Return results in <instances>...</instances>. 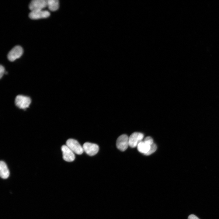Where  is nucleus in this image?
Returning <instances> with one entry per match:
<instances>
[{
    "label": "nucleus",
    "instance_id": "9b49d317",
    "mask_svg": "<svg viewBox=\"0 0 219 219\" xmlns=\"http://www.w3.org/2000/svg\"><path fill=\"white\" fill-rule=\"evenodd\" d=\"M9 175V172L5 163L3 161L0 162V175L3 179H7Z\"/></svg>",
    "mask_w": 219,
    "mask_h": 219
},
{
    "label": "nucleus",
    "instance_id": "f03ea898",
    "mask_svg": "<svg viewBox=\"0 0 219 219\" xmlns=\"http://www.w3.org/2000/svg\"><path fill=\"white\" fill-rule=\"evenodd\" d=\"M31 103L30 97L21 95L17 96L15 100L16 105L21 109H24L28 107Z\"/></svg>",
    "mask_w": 219,
    "mask_h": 219
},
{
    "label": "nucleus",
    "instance_id": "4468645a",
    "mask_svg": "<svg viewBox=\"0 0 219 219\" xmlns=\"http://www.w3.org/2000/svg\"><path fill=\"white\" fill-rule=\"evenodd\" d=\"M5 73V69L4 67L2 65L0 66V78H1Z\"/></svg>",
    "mask_w": 219,
    "mask_h": 219
},
{
    "label": "nucleus",
    "instance_id": "39448f33",
    "mask_svg": "<svg viewBox=\"0 0 219 219\" xmlns=\"http://www.w3.org/2000/svg\"><path fill=\"white\" fill-rule=\"evenodd\" d=\"M23 53V48L19 46H16L12 48L9 53L7 57L9 60L13 61L19 58Z\"/></svg>",
    "mask_w": 219,
    "mask_h": 219
},
{
    "label": "nucleus",
    "instance_id": "7ed1b4c3",
    "mask_svg": "<svg viewBox=\"0 0 219 219\" xmlns=\"http://www.w3.org/2000/svg\"><path fill=\"white\" fill-rule=\"evenodd\" d=\"M144 134L140 132H134L129 137V146L132 148L137 147V145L142 141L144 138Z\"/></svg>",
    "mask_w": 219,
    "mask_h": 219
},
{
    "label": "nucleus",
    "instance_id": "ddd939ff",
    "mask_svg": "<svg viewBox=\"0 0 219 219\" xmlns=\"http://www.w3.org/2000/svg\"><path fill=\"white\" fill-rule=\"evenodd\" d=\"M157 148V147L156 144L154 143L151 145L148 152L145 155H149L153 153L156 151Z\"/></svg>",
    "mask_w": 219,
    "mask_h": 219
},
{
    "label": "nucleus",
    "instance_id": "f257e3e1",
    "mask_svg": "<svg viewBox=\"0 0 219 219\" xmlns=\"http://www.w3.org/2000/svg\"><path fill=\"white\" fill-rule=\"evenodd\" d=\"M66 145L69 147L74 153L80 155L84 151L83 148L79 142L73 139H69L66 142Z\"/></svg>",
    "mask_w": 219,
    "mask_h": 219
},
{
    "label": "nucleus",
    "instance_id": "1a4fd4ad",
    "mask_svg": "<svg viewBox=\"0 0 219 219\" xmlns=\"http://www.w3.org/2000/svg\"><path fill=\"white\" fill-rule=\"evenodd\" d=\"M50 15L49 11L41 10L31 11L29 14V17L31 19H37L47 18Z\"/></svg>",
    "mask_w": 219,
    "mask_h": 219
},
{
    "label": "nucleus",
    "instance_id": "423d86ee",
    "mask_svg": "<svg viewBox=\"0 0 219 219\" xmlns=\"http://www.w3.org/2000/svg\"><path fill=\"white\" fill-rule=\"evenodd\" d=\"M82 147L84 151L90 156L96 155L99 150V146L97 144L88 142L84 143Z\"/></svg>",
    "mask_w": 219,
    "mask_h": 219
},
{
    "label": "nucleus",
    "instance_id": "20e7f679",
    "mask_svg": "<svg viewBox=\"0 0 219 219\" xmlns=\"http://www.w3.org/2000/svg\"><path fill=\"white\" fill-rule=\"evenodd\" d=\"M129 146V137L127 135L122 134L118 137L116 141V146L119 150L124 151Z\"/></svg>",
    "mask_w": 219,
    "mask_h": 219
},
{
    "label": "nucleus",
    "instance_id": "9d476101",
    "mask_svg": "<svg viewBox=\"0 0 219 219\" xmlns=\"http://www.w3.org/2000/svg\"><path fill=\"white\" fill-rule=\"evenodd\" d=\"M152 144L144 140L142 141L139 143L137 146V150L140 153L145 155L149 151Z\"/></svg>",
    "mask_w": 219,
    "mask_h": 219
},
{
    "label": "nucleus",
    "instance_id": "6e6552de",
    "mask_svg": "<svg viewBox=\"0 0 219 219\" xmlns=\"http://www.w3.org/2000/svg\"><path fill=\"white\" fill-rule=\"evenodd\" d=\"M63 159L66 161L71 162L75 159V156L74 152L66 145H63L61 148Z\"/></svg>",
    "mask_w": 219,
    "mask_h": 219
},
{
    "label": "nucleus",
    "instance_id": "0eeeda50",
    "mask_svg": "<svg viewBox=\"0 0 219 219\" xmlns=\"http://www.w3.org/2000/svg\"><path fill=\"white\" fill-rule=\"evenodd\" d=\"M46 7L47 0H33L29 5V8L31 11L43 10Z\"/></svg>",
    "mask_w": 219,
    "mask_h": 219
},
{
    "label": "nucleus",
    "instance_id": "2eb2a0df",
    "mask_svg": "<svg viewBox=\"0 0 219 219\" xmlns=\"http://www.w3.org/2000/svg\"><path fill=\"white\" fill-rule=\"evenodd\" d=\"M188 219H200L195 215L192 214L189 215L188 218Z\"/></svg>",
    "mask_w": 219,
    "mask_h": 219
},
{
    "label": "nucleus",
    "instance_id": "f8f14e48",
    "mask_svg": "<svg viewBox=\"0 0 219 219\" xmlns=\"http://www.w3.org/2000/svg\"><path fill=\"white\" fill-rule=\"evenodd\" d=\"M47 7L52 11H55L59 7V2L58 0H47Z\"/></svg>",
    "mask_w": 219,
    "mask_h": 219
}]
</instances>
